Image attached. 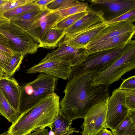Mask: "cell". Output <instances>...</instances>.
I'll return each mask as SVG.
<instances>
[{
    "instance_id": "6da1fadb",
    "label": "cell",
    "mask_w": 135,
    "mask_h": 135,
    "mask_svg": "<svg viewBox=\"0 0 135 135\" xmlns=\"http://www.w3.org/2000/svg\"><path fill=\"white\" fill-rule=\"evenodd\" d=\"M97 74L86 73L67 83L60 111L72 121L84 119L93 106L109 97V85L92 84Z\"/></svg>"
},
{
    "instance_id": "7a4b0ae2",
    "label": "cell",
    "mask_w": 135,
    "mask_h": 135,
    "mask_svg": "<svg viewBox=\"0 0 135 135\" xmlns=\"http://www.w3.org/2000/svg\"><path fill=\"white\" fill-rule=\"evenodd\" d=\"M60 109V97L49 95L20 114L7 131L10 135H27L38 129L50 127Z\"/></svg>"
},
{
    "instance_id": "3957f363",
    "label": "cell",
    "mask_w": 135,
    "mask_h": 135,
    "mask_svg": "<svg viewBox=\"0 0 135 135\" xmlns=\"http://www.w3.org/2000/svg\"><path fill=\"white\" fill-rule=\"evenodd\" d=\"M135 46V40H131L122 47L102 51L86 55L81 62L72 67L68 80L86 73H93L98 74L102 72Z\"/></svg>"
},
{
    "instance_id": "277c9868",
    "label": "cell",
    "mask_w": 135,
    "mask_h": 135,
    "mask_svg": "<svg viewBox=\"0 0 135 135\" xmlns=\"http://www.w3.org/2000/svg\"><path fill=\"white\" fill-rule=\"evenodd\" d=\"M58 79L40 73L32 81L20 85V114L33 107L48 95L55 93Z\"/></svg>"
},
{
    "instance_id": "5b68a950",
    "label": "cell",
    "mask_w": 135,
    "mask_h": 135,
    "mask_svg": "<svg viewBox=\"0 0 135 135\" xmlns=\"http://www.w3.org/2000/svg\"><path fill=\"white\" fill-rule=\"evenodd\" d=\"M0 33L9 41L11 50L13 54L23 56L36 52L39 43L22 29L11 22L0 26Z\"/></svg>"
},
{
    "instance_id": "8992f818",
    "label": "cell",
    "mask_w": 135,
    "mask_h": 135,
    "mask_svg": "<svg viewBox=\"0 0 135 135\" xmlns=\"http://www.w3.org/2000/svg\"><path fill=\"white\" fill-rule=\"evenodd\" d=\"M135 68V46L126 52L107 69L98 74L93 85H109Z\"/></svg>"
},
{
    "instance_id": "52a82bcc",
    "label": "cell",
    "mask_w": 135,
    "mask_h": 135,
    "mask_svg": "<svg viewBox=\"0 0 135 135\" xmlns=\"http://www.w3.org/2000/svg\"><path fill=\"white\" fill-rule=\"evenodd\" d=\"M128 110L124 91L114 90L108 100L104 127L114 131L128 115Z\"/></svg>"
},
{
    "instance_id": "ba28073f",
    "label": "cell",
    "mask_w": 135,
    "mask_h": 135,
    "mask_svg": "<svg viewBox=\"0 0 135 135\" xmlns=\"http://www.w3.org/2000/svg\"><path fill=\"white\" fill-rule=\"evenodd\" d=\"M72 66L68 60L61 57L44 58L38 63L27 69L28 74L44 73L64 80L68 79Z\"/></svg>"
},
{
    "instance_id": "9c48e42d",
    "label": "cell",
    "mask_w": 135,
    "mask_h": 135,
    "mask_svg": "<svg viewBox=\"0 0 135 135\" xmlns=\"http://www.w3.org/2000/svg\"><path fill=\"white\" fill-rule=\"evenodd\" d=\"M109 97L95 104L86 113L81 126L82 135H95L104 127Z\"/></svg>"
},
{
    "instance_id": "30bf717a",
    "label": "cell",
    "mask_w": 135,
    "mask_h": 135,
    "mask_svg": "<svg viewBox=\"0 0 135 135\" xmlns=\"http://www.w3.org/2000/svg\"><path fill=\"white\" fill-rule=\"evenodd\" d=\"M106 21L97 23L83 31L68 37H64L58 44H66L76 48L85 49L89 42L107 26Z\"/></svg>"
},
{
    "instance_id": "8fae6325",
    "label": "cell",
    "mask_w": 135,
    "mask_h": 135,
    "mask_svg": "<svg viewBox=\"0 0 135 135\" xmlns=\"http://www.w3.org/2000/svg\"><path fill=\"white\" fill-rule=\"evenodd\" d=\"M135 31V25L130 21H121L107 25L89 42L85 49L109 39Z\"/></svg>"
},
{
    "instance_id": "7c38bea8",
    "label": "cell",
    "mask_w": 135,
    "mask_h": 135,
    "mask_svg": "<svg viewBox=\"0 0 135 135\" xmlns=\"http://www.w3.org/2000/svg\"><path fill=\"white\" fill-rule=\"evenodd\" d=\"M104 13L100 10L96 11L89 8L88 13L65 30L64 37H68L78 33L100 22L106 21Z\"/></svg>"
},
{
    "instance_id": "4fadbf2b",
    "label": "cell",
    "mask_w": 135,
    "mask_h": 135,
    "mask_svg": "<svg viewBox=\"0 0 135 135\" xmlns=\"http://www.w3.org/2000/svg\"><path fill=\"white\" fill-rule=\"evenodd\" d=\"M58 46L57 49L48 53L44 58H62L69 61L73 67L81 62L86 56L84 54V48H76L65 44Z\"/></svg>"
},
{
    "instance_id": "5bb4252c",
    "label": "cell",
    "mask_w": 135,
    "mask_h": 135,
    "mask_svg": "<svg viewBox=\"0 0 135 135\" xmlns=\"http://www.w3.org/2000/svg\"><path fill=\"white\" fill-rule=\"evenodd\" d=\"M0 87L11 106L15 110L20 112L21 90L18 81L12 77L0 76Z\"/></svg>"
},
{
    "instance_id": "9a60e30c",
    "label": "cell",
    "mask_w": 135,
    "mask_h": 135,
    "mask_svg": "<svg viewBox=\"0 0 135 135\" xmlns=\"http://www.w3.org/2000/svg\"><path fill=\"white\" fill-rule=\"evenodd\" d=\"M90 2L111 13V19L135 8V0H92Z\"/></svg>"
},
{
    "instance_id": "2e32d148",
    "label": "cell",
    "mask_w": 135,
    "mask_h": 135,
    "mask_svg": "<svg viewBox=\"0 0 135 135\" xmlns=\"http://www.w3.org/2000/svg\"><path fill=\"white\" fill-rule=\"evenodd\" d=\"M135 31L124 34L104 41L85 49V55L96 52L122 47L125 45L131 40Z\"/></svg>"
},
{
    "instance_id": "e0dca14e",
    "label": "cell",
    "mask_w": 135,
    "mask_h": 135,
    "mask_svg": "<svg viewBox=\"0 0 135 135\" xmlns=\"http://www.w3.org/2000/svg\"><path fill=\"white\" fill-rule=\"evenodd\" d=\"M61 19L59 15L48 8L41 11L35 22L39 32L40 44L41 42L47 32Z\"/></svg>"
},
{
    "instance_id": "ac0fdd59",
    "label": "cell",
    "mask_w": 135,
    "mask_h": 135,
    "mask_svg": "<svg viewBox=\"0 0 135 135\" xmlns=\"http://www.w3.org/2000/svg\"><path fill=\"white\" fill-rule=\"evenodd\" d=\"M72 121L60 112L49 127L54 135H70L79 131L72 127Z\"/></svg>"
},
{
    "instance_id": "d6986e66",
    "label": "cell",
    "mask_w": 135,
    "mask_h": 135,
    "mask_svg": "<svg viewBox=\"0 0 135 135\" xmlns=\"http://www.w3.org/2000/svg\"><path fill=\"white\" fill-rule=\"evenodd\" d=\"M65 30L51 28L46 33L39 47L51 49L57 47L60 41L65 35Z\"/></svg>"
},
{
    "instance_id": "ffe728a7",
    "label": "cell",
    "mask_w": 135,
    "mask_h": 135,
    "mask_svg": "<svg viewBox=\"0 0 135 135\" xmlns=\"http://www.w3.org/2000/svg\"><path fill=\"white\" fill-rule=\"evenodd\" d=\"M0 114L12 123L18 118L21 114L15 110L9 104L0 87Z\"/></svg>"
},
{
    "instance_id": "44dd1931",
    "label": "cell",
    "mask_w": 135,
    "mask_h": 135,
    "mask_svg": "<svg viewBox=\"0 0 135 135\" xmlns=\"http://www.w3.org/2000/svg\"><path fill=\"white\" fill-rule=\"evenodd\" d=\"M111 132L114 135H135V123L127 115Z\"/></svg>"
},
{
    "instance_id": "7402d4cb",
    "label": "cell",
    "mask_w": 135,
    "mask_h": 135,
    "mask_svg": "<svg viewBox=\"0 0 135 135\" xmlns=\"http://www.w3.org/2000/svg\"><path fill=\"white\" fill-rule=\"evenodd\" d=\"M88 10L86 12L70 15L61 19L52 28L65 30L87 14Z\"/></svg>"
},
{
    "instance_id": "603a6c76",
    "label": "cell",
    "mask_w": 135,
    "mask_h": 135,
    "mask_svg": "<svg viewBox=\"0 0 135 135\" xmlns=\"http://www.w3.org/2000/svg\"><path fill=\"white\" fill-rule=\"evenodd\" d=\"M33 2L7 11L1 15L4 17L10 20L16 16L39 8L37 6L33 3Z\"/></svg>"
},
{
    "instance_id": "cb8c5ba5",
    "label": "cell",
    "mask_w": 135,
    "mask_h": 135,
    "mask_svg": "<svg viewBox=\"0 0 135 135\" xmlns=\"http://www.w3.org/2000/svg\"><path fill=\"white\" fill-rule=\"evenodd\" d=\"M89 8L87 3L84 2L81 4L54 11L59 15L62 19L70 15L87 11Z\"/></svg>"
},
{
    "instance_id": "d4e9b609",
    "label": "cell",
    "mask_w": 135,
    "mask_h": 135,
    "mask_svg": "<svg viewBox=\"0 0 135 135\" xmlns=\"http://www.w3.org/2000/svg\"><path fill=\"white\" fill-rule=\"evenodd\" d=\"M83 3L76 0H54L48 5L47 8L55 11L81 4Z\"/></svg>"
},
{
    "instance_id": "484cf974",
    "label": "cell",
    "mask_w": 135,
    "mask_h": 135,
    "mask_svg": "<svg viewBox=\"0 0 135 135\" xmlns=\"http://www.w3.org/2000/svg\"><path fill=\"white\" fill-rule=\"evenodd\" d=\"M24 57V56L21 54H13L11 56L10 62L7 68V74L6 77L9 78L12 77L14 74L19 70Z\"/></svg>"
},
{
    "instance_id": "4316f807",
    "label": "cell",
    "mask_w": 135,
    "mask_h": 135,
    "mask_svg": "<svg viewBox=\"0 0 135 135\" xmlns=\"http://www.w3.org/2000/svg\"><path fill=\"white\" fill-rule=\"evenodd\" d=\"M41 12L39 8H37L16 16L10 21L11 22L20 21L35 22Z\"/></svg>"
},
{
    "instance_id": "83f0119b",
    "label": "cell",
    "mask_w": 135,
    "mask_h": 135,
    "mask_svg": "<svg viewBox=\"0 0 135 135\" xmlns=\"http://www.w3.org/2000/svg\"><path fill=\"white\" fill-rule=\"evenodd\" d=\"M135 21V8H134L117 17L106 21L105 24L107 25L123 21H128L133 23Z\"/></svg>"
},
{
    "instance_id": "f1b7e54d",
    "label": "cell",
    "mask_w": 135,
    "mask_h": 135,
    "mask_svg": "<svg viewBox=\"0 0 135 135\" xmlns=\"http://www.w3.org/2000/svg\"><path fill=\"white\" fill-rule=\"evenodd\" d=\"M34 0H9L0 6V15L19 6L33 2Z\"/></svg>"
},
{
    "instance_id": "f546056e",
    "label": "cell",
    "mask_w": 135,
    "mask_h": 135,
    "mask_svg": "<svg viewBox=\"0 0 135 135\" xmlns=\"http://www.w3.org/2000/svg\"><path fill=\"white\" fill-rule=\"evenodd\" d=\"M123 90L125 94V102L127 108L129 109L135 110V89Z\"/></svg>"
},
{
    "instance_id": "4dcf8cb0",
    "label": "cell",
    "mask_w": 135,
    "mask_h": 135,
    "mask_svg": "<svg viewBox=\"0 0 135 135\" xmlns=\"http://www.w3.org/2000/svg\"><path fill=\"white\" fill-rule=\"evenodd\" d=\"M0 51L9 56H12L13 53L11 49L9 40L0 33Z\"/></svg>"
},
{
    "instance_id": "1f68e13d",
    "label": "cell",
    "mask_w": 135,
    "mask_h": 135,
    "mask_svg": "<svg viewBox=\"0 0 135 135\" xmlns=\"http://www.w3.org/2000/svg\"><path fill=\"white\" fill-rule=\"evenodd\" d=\"M11 56L0 51V65L3 71L4 76H7V68L10 62Z\"/></svg>"
},
{
    "instance_id": "d6a6232c",
    "label": "cell",
    "mask_w": 135,
    "mask_h": 135,
    "mask_svg": "<svg viewBox=\"0 0 135 135\" xmlns=\"http://www.w3.org/2000/svg\"><path fill=\"white\" fill-rule=\"evenodd\" d=\"M119 88L122 90L135 89V75L123 80Z\"/></svg>"
},
{
    "instance_id": "836d02e7",
    "label": "cell",
    "mask_w": 135,
    "mask_h": 135,
    "mask_svg": "<svg viewBox=\"0 0 135 135\" xmlns=\"http://www.w3.org/2000/svg\"><path fill=\"white\" fill-rule=\"evenodd\" d=\"M54 0H34L33 2L37 6L41 11H43L47 9V6Z\"/></svg>"
},
{
    "instance_id": "e575fe53",
    "label": "cell",
    "mask_w": 135,
    "mask_h": 135,
    "mask_svg": "<svg viewBox=\"0 0 135 135\" xmlns=\"http://www.w3.org/2000/svg\"><path fill=\"white\" fill-rule=\"evenodd\" d=\"M0 135H10L6 131L3 133L0 134ZM27 135H49L48 129L45 128L41 129Z\"/></svg>"
},
{
    "instance_id": "d590c367",
    "label": "cell",
    "mask_w": 135,
    "mask_h": 135,
    "mask_svg": "<svg viewBox=\"0 0 135 135\" xmlns=\"http://www.w3.org/2000/svg\"><path fill=\"white\" fill-rule=\"evenodd\" d=\"M107 128L104 127L100 129L95 135H114Z\"/></svg>"
},
{
    "instance_id": "8d00e7d4",
    "label": "cell",
    "mask_w": 135,
    "mask_h": 135,
    "mask_svg": "<svg viewBox=\"0 0 135 135\" xmlns=\"http://www.w3.org/2000/svg\"><path fill=\"white\" fill-rule=\"evenodd\" d=\"M128 115L135 123V110L129 109Z\"/></svg>"
},
{
    "instance_id": "74e56055",
    "label": "cell",
    "mask_w": 135,
    "mask_h": 135,
    "mask_svg": "<svg viewBox=\"0 0 135 135\" xmlns=\"http://www.w3.org/2000/svg\"><path fill=\"white\" fill-rule=\"evenodd\" d=\"M11 23L10 20L7 19L0 15V26Z\"/></svg>"
},
{
    "instance_id": "f35d334b",
    "label": "cell",
    "mask_w": 135,
    "mask_h": 135,
    "mask_svg": "<svg viewBox=\"0 0 135 135\" xmlns=\"http://www.w3.org/2000/svg\"><path fill=\"white\" fill-rule=\"evenodd\" d=\"M9 0H0V6L8 1Z\"/></svg>"
},
{
    "instance_id": "ab89813d",
    "label": "cell",
    "mask_w": 135,
    "mask_h": 135,
    "mask_svg": "<svg viewBox=\"0 0 135 135\" xmlns=\"http://www.w3.org/2000/svg\"><path fill=\"white\" fill-rule=\"evenodd\" d=\"M3 74L0 71V76H3Z\"/></svg>"
}]
</instances>
